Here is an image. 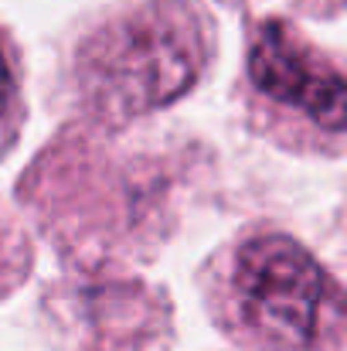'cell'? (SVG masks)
Returning a JSON list of instances; mask_svg holds the SVG:
<instances>
[{"label": "cell", "instance_id": "1", "mask_svg": "<svg viewBox=\"0 0 347 351\" xmlns=\"http://www.w3.org/2000/svg\"><path fill=\"white\" fill-rule=\"evenodd\" d=\"M201 72V41L184 14L143 7L82 51V86L103 113L140 117L174 103Z\"/></svg>", "mask_w": 347, "mask_h": 351}, {"label": "cell", "instance_id": "2", "mask_svg": "<svg viewBox=\"0 0 347 351\" xmlns=\"http://www.w3.org/2000/svg\"><path fill=\"white\" fill-rule=\"evenodd\" d=\"M231 300L238 321L262 341L303 348L313 341L324 317L327 273L300 242L262 235L245 242L235 256Z\"/></svg>", "mask_w": 347, "mask_h": 351}, {"label": "cell", "instance_id": "3", "mask_svg": "<svg viewBox=\"0 0 347 351\" xmlns=\"http://www.w3.org/2000/svg\"><path fill=\"white\" fill-rule=\"evenodd\" d=\"M248 75L269 103L300 110L327 133L344 130L347 103L341 69L317 55L290 24H259L248 51Z\"/></svg>", "mask_w": 347, "mask_h": 351}, {"label": "cell", "instance_id": "4", "mask_svg": "<svg viewBox=\"0 0 347 351\" xmlns=\"http://www.w3.org/2000/svg\"><path fill=\"white\" fill-rule=\"evenodd\" d=\"M10 96H14V75H10V62H7V55L0 51V113L10 106Z\"/></svg>", "mask_w": 347, "mask_h": 351}]
</instances>
